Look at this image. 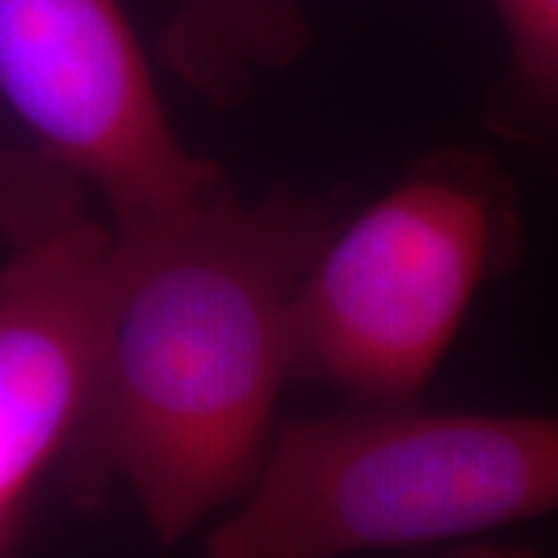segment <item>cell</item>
Returning a JSON list of instances; mask_svg holds the SVG:
<instances>
[{"instance_id": "6da1fadb", "label": "cell", "mask_w": 558, "mask_h": 558, "mask_svg": "<svg viewBox=\"0 0 558 558\" xmlns=\"http://www.w3.org/2000/svg\"><path fill=\"white\" fill-rule=\"evenodd\" d=\"M332 196L227 183L174 218L112 230L97 373L60 472L81 506L116 484L153 534L186 537L258 472L295 376V295Z\"/></svg>"}, {"instance_id": "7a4b0ae2", "label": "cell", "mask_w": 558, "mask_h": 558, "mask_svg": "<svg viewBox=\"0 0 558 558\" xmlns=\"http://www.w3.org/2000/svg\"><path fill=\"white\" fill-rule=\"evenodd\" d=\"M558 512V416L363 407L279 425L205 558H344Z\"/></svg>"}, {"instance_id": "3957f363", "label": "cell", "mask_w": 558, "mask_h": 558, "mask_svg": "<svg viewBox=\"0 0 558 558\" xmlns=\"http://www.w3.org/2000/svg\"><path fill=\"white\" fill-rule=\"evenodd\" d=\"M521 260L512 178L481 149L422 159L329 230L295 295V376L363 407H413L481 289Z\"/></svg>"}, {"instance_id": "277c9868", "label": "cell", "mask_w": 558, "mask_h": 558, "mask_svg": "<svg viewBox=\"0 0 558 558\" xmlns=\"http://www.w3.org/2000/svg\"><path fill=\"white\" fill-rule=\"evenodd\" d=\"M0 100L38 156L100 193L112 230L174 218L230 183L178 140L119 0H0Z\"/></svg>"}, {"instance_id": "5b68a950", "label": "cell", "mask_w": 558, "mask_h": 558, "mask_svg": "<svg viewBox=\"0 0 558 558\" xmlns=\"http://www.w3.org/2000/svg\"><path fill=\"white\" fill-rule=\"evenodd\" d=\"M10 245L0 267V558L87 413L112 230L78 208Z\"/></svg>"}, {"instance_id": "8992f818", "label": "cell", "mask_w": 558, "mask_h": 558, "mask_svg": "<svg viewBox=\"0 0 558 558\" xmlns=\"http://www.w3.org/2000/svg\"><path fill=\"white\" fill-rule=\"evenodd\" d=\"M307 40L295 0H174L161 60L202 97L236 106L260 72H277Z\"/></svg>"}, {"instance_id": "52a82bcc", "label": "cell", "mask_w": 558, "mask_h": 558, "mask_svg": "<svg viewBox=\"0 0 558 558\" xmlns=\"http://www.w3.org/2000/svg\"><path fill=\"white\" fill-rule=\"evenodd\" d=\"M490 3L509 57L487 97V124L558 171V0Z\"/></svg>"}, {"instance_id": "ba28073f", "label": "cell", "mask_w": 558, "mask_h": 558, "mask_svg": "<svg viewBox=\"0 0 558 558\" xmlns=\"http://www.w3.org/2000/svg\"><path fill=\"white\" fill-rule=\"evenodd\" d=\"M84 205V186L38 153L0 143V233L13 242Z\"/></svg>"}, {"instance_id": "9c48e42d", "label": "cell", "mask_w": 558, "mask_h": 558, "mask_svg": "<svg viewBox=\"0 0 558 558\" xmlns=\"http://www.w3.org/2000/svg\"><path fill=\"white\" fill-rule=\"evenodd\" d=\"M447 558H549L531 549V546H502V543H472V546H462L453 556Z\"/></svg>"}]
</instances>
